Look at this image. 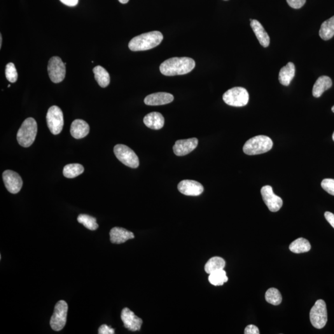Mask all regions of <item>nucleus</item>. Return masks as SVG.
<instances>
[{
  "label": "nucleus",
  "mask_w": 334,
  "mask_h": 334,
  "mask_svg": "<svg viewBox=\"0 0 334 334\" xmlns=\"http://www.w3.org/2000/svg\"><path fill=\"white\" fill-rule=\"evenodd\" d=\"M196 63L188 57H174L165 61L160 65V71L163 75L174 76L183 75L195 68Z\"/></svg>",
  "instance_id": "obj_1"
},
{
  "label": "nucleus",
  "mask_w": 334,
  "mask_h": 334,
  "mask_svg": "<svg viewBox=\"0 0 334 334\" xmlns=\"http://www.w3.org/2000/svg\"><path fill=\"white\" fill-rule=\"evenodd\" d=\"M163 37L161 32L153 31L134 37L128 44V47L133 51H145L160 45Z\"/></svg>",
  "instance_id": "obj_2"
},
{
  "label": "nucleus",
  "mask_w": 334,
  "mask_h": 334,
  "mask_svg": "<svg viewBox=\"0 0 334 334\" xmlns=\"http://www.w3.org/2000/svg\"><path fill=\"white\" fill-rule=\"evenodd\" d=\"M272 146L273 142L270 137L263 135H257L246 142L243 150L247 155H259L269 151Z\"/></svg>",
  "instance_id": "obj_3"
},
{
  "label": "nucleus",
  "mask_w": 334,
  "mask_h": 334,
  "mask_svg": "<svg viewBox=\"0 0 334 334\" xmlns=\"http://www.w3.org/2000/svg\"><path fill=\"white\" fill-rule=\"evenodd\" d=\"M37 133V124L33 118H28L22 123L17 133L18 143L29 148L34 143Z\"/></svg>",
  "instance_id": "obj_4"
},
{
  "label": "nucleus",
  "mask_w": 334,
  "mask_h": 334,
  "mask_svg": "<svg viewBox=\"0 0 334 334\" xmlns=\"http://www.w3.org/2000/svg\"><path fill=\"white\" fill-rule=\"evenodd\" d=\"M223 100L228 106L244 107L248 103L249 93L246 89L244 88H233L224 93Z\"/></svg>",
  "instance_id": "obj_5"
},
{
  "label": "nucleus",
  "mask_w": 334,
  "mask_h": 334,
  "mask_svg": "<svg viewBox=\"0 0 334 334\" xmlns=\"http://www.w3.org/2000/svg\"><path fill=\"white\" fill-rule=\"evenodd\" d=\"M310 321L313 327L316 329H322L328 322V312L325 301L318 300L313 306L310 313Z\"/></svg>",
  "instance_id": "obj_6"
},
{
  "label": "nucleus",
  "mask_w": 334,
  "mask_h": 334,
  "mask_svg": "<svg viewBox=\"0 0 334 334\" xmlns=\"http://www.w3.org/2000/svg\"><path fill=\"white\" fill-rule=\"evenodd\" d=\"M113 151L116 158L124 165L133 169H136L139 167L138 156L129 147L123 144H118L114 146Z\"/></svg>",
  "instance_id": "obj_7"
},
{
  "label": "nucleus",
  "mask_w": 334,
  "mask_h": 334,
  "mask_svg": "<svg viewBox=\"0 0 334 334\" xmlns=\"http://www.w3.org/2000/svg\"><path fill=\"white\" fill-rule=\"evenodd\" d=\"M68 306L64 300L57 302L55 307L54 312L51 317L50 326L55 331H62L67 323Z\"/></svg>",
  "instance_id": "obj_8"
},
{
  "label": "nucleus",
  "mask_w": 334,
  "mask_h": 334,
  "mask_svg": "<svg viewBox=\"0 0 334 334\" xmlns=\"http://www.w3.org/2000/svg\"><path fill=\"white\" fill-rule=\"evenodd\" d=\"M46 122L53 134H60L64 125V114L62 110L57 106L51 107L46 114Z\"/></svg>",
  "instance_id": "obj_9"
},
{
  "label": "nucleus",
  "mask_w": 334,
  "mask_h": 334,
  "mask_svg": "<svg viewBox=\"0 0 334 334\" xmlns=\"http://www.w3.org/2000/svg\"><path fill=\"white\" fill-rule=\"evenodd\" d=\"M66 64L60 57H53L49 60L48 73L51 81L54 83H60L64 81L66 75Z\"/></svg>",
  "instance_id": "obj_10"
},
{
  "label": "nucleus",
  "mask_w": 334,
  "mask_h": 334,
  "mask_svg": "<svg viewBox=\"0 0 334 334\" xmlns=\"http://www.w3.org/2000/svg\"><path fill=\"white\" fill-rule=\"evenodd\" d=\"M261 193L264 202L270 211L276 212L279 211L283 205V200L279 196L275 195L272 187L268 185L263 186L261 188Z\"/></svg>",
  "instance_id": "obj_11"
},
{
  "label": "nucleus",
  "mask_w": 334,
  "mask_h": 334,
  "mask_svg": "<svg viewBox=\"0 0 334 334\" xmlns=\"http://www.w3.org/2000/svg\"><path fill=\"white\" fill-rule=\"evenodd\" d=\"M3 179L4 185L9 193L16 194L22 190V179L18 173L12 170H5L3 174Z\"/></svg>",
  "instance_id": "obj_12"
},
{
  "label": "nucleus",
  "mask_w": 334,
  "mask_h": 334,
  "mask_svg": "<svg viewBox=\"0 0 334 334\" xmlns=\"http://www.w3.org/2000/svg\"><path fill=\"white\" fill-rule=\"evenodd\" d=\"M121 318L124 326L131 331H138L141 329L142 320L135 316L129 308H125L121 312Z\"/></svg>",
  "instance_id": "obj_13"
},
{
  "label": "nucleus",
  "mask_w": 334,
  "mask_h": 334,
  "mask_svg": "<svg viewBox=\"0 0 334 334\" xmlns=\"http://www.w3.org/2000/svg\"><path fill=\"white\" fill-rule=\"evenodd\" d=\"M178 190L183 195L188 196H198L204 191V187L199 182L185 179L179 182Z\"/></svg>",
  "instance_id": "obj_14"
},
{
  "label": "nucleus",
  "mask_w": 334,
  "mask_h": 334,
  "mask_svg": "<svg viewBox=\"0 0 334 334\" xmlns=\"http://www.w3.org/2000/svg\"><path fill=\"white\" fill-rule=\"evenodd\" d=\"M198 139L197 138H190L178 140L176 141L173 147L175 155L177 156H184L190 154L197 148Z\"/></svg>",
  "instance_id": "obj_15"
},
{
  "label": "nucleus",
  "mask_w": 334,
  "mask_h": 334,
  "mask_svg": "<svg viewBox=\"0 0 334 334\" xmlns=\"http://www.w3.org/2000/svg\"><path fill=\"white\" fill-rule=\"evenodd\" d=\"M174 97L171 93L157 92L148 95L144 99V103L148 106H157L170 104L174 101Z\"/></svg>",
  "instance_id": "obj_16"
},
{
  "label": "nucleus",
  "mask_w": 334,
  "mask_h": 334,
  "mask_svg": "<svg viewBox=\"0 0 334 334\" xmlns=\"http://www.w3.org/2000/svg\"><path fill=\"white\" fill-rule=\"evenodd\" d=\"M111 241L112 244H121L128 240L133 239L134 235L133 233L130 232L127 229L121 227H114L110 232Z\"/></svg>",
  "instance_id": "obj_17"
},
{
  "label": "nucleus",
  "mask_w": 334,
  "mask_h": 334,
  "mask_svg": "<svg viewBox=\"0 0 334 334\" xmlns=\"http://www.w3.org/2000/svg\"><path fill=\"white\" fill-rule=\"evenodd\" d=\"M250 22H251L250 25H251L252 29L253 30L254 33L255 34L259 43L263 47H267L270 44V37L268 36L267 32L266 31L265 28L258 21L250 19Z\"/></svg>",
  "instance_id": "obj_18"
},
{
  "label": "nucleus",
  "mask_w": 334,
  "mask_h": 334,
  "mask_svg": "<svg viewBox=\"0 0 334 334\" xmlns=\"http://www.w3.org/2000/svg\"><path fill=\"white\" fill-rule=\"evenodd\" d=\"M90 127L87 122L80 119L74 120L72 123L70 133L72 137L79 139L84 138L89 133Z\"/></svg>",
  "instance_id": "obj_19"
},
{
  "label": "nucleus",
  "mask_w": 334,
  "mask_h": 334,
  "mask_svg": "<svg viewBox=\"0 0 334 334\" xmlns=\"http://www.w3.org/2000/svg\"><path fill=\"white\" fill-rule=\"evenodd\" d=\"M144 123L147 127L153 130H160L164 126L165 120L158 112H151L144 118Z\"/></svg>",
  "instance_id": "obj_20"
},
{
  "label": "nucleus",
  "mask_w": 334,
  "mask_h": 334,
  "mask_svg": "<svg viewBox=\"0 0 334 334\" xmlns=\"http://www.w3.org/2000/svg\"><path fill=\"white\" fill-rule=\"evenodd\" d=\"M332 86H333V81L329 77L326 76L319 77L313 86V96L316 98L321 97L322 93L329 89Z\"/></svg>",
  "instance_id": "obj_21"
},
{
  "label": "nucleus",
  "mask_w": 334,
  "mask_h": 334,
  "mask_svg": "<svg viewBox=\"0 0 334 334\" xmlns=\"http://www.w3.org/2000/svg\"><path fill=\"white\" fill-rule=\"evenodd\" d=\"M295 75V65L293 63L289 62L286 66L280 69L279 75L280 83L284 86H289Z\"/></svg>",
  "instance_id": "obj_22"
},
{
  "label": "nucleus",
  "mask_w": 334,
  "mask_h": 334,
  "mask_svg": "<svg viewBox=\"0 0 334 334\" xmlns=\"http://www.w3.org/2000/svg\"><path fill=\"white\" fill-rule=\"evenodd\" d=\"M95 80L100 87L105 88L109 85L111 77L108 71L101 66H97L93 69Z\"/></svg>",
  "instance_id": "obj_23"
},
{
  "label": "nucleus",
  "mask_w": 334,
  "mask_h": 334,
  "mask_svg": "<svg viewBox=\"0 0 334 334\" xmlns=\"http://www.w3.org/2000/svg\"><path fill=\"white\" fill-rule=\"evenodd\" d=\"M319 36L324 41H329L334 36V16L322 23L319 30Z\"/></svg>",
  "instance_id": "obj_24"
},
{
  "label": "nucleus",
  "mask_w": 334,
  "mask_h": 334,
  "mask_svg": "<svg viewBox=\"0 0 334 334\" xmlns=\"http://www.w3.org/2000/svg\"><path fill=\"white\" fill-rule=\"evenodd\" d=\"M312 248L310 243L303 238H299L289 245V249L292 253L300 254L307 253Z\"/></svg>",
  "instance_id": "obj_25"
},
{
  "label": "nucleus",
  "mask_w": 334,
  "mask_h": 334,
  "mask_svg": "<svg viewBox=\"0 0 334 334\" xmlns=\"http://www.w3.org/2000/svg\"><path fill=\"white\" fill-rule=\"evenodd\" d=\"M225 266V261L221 257H213L205 264L204 269L207 274H211L214 271L223 269Z\"/></svg>",
  "instance_id": "obj_26"
},
{
  "label": "nucleus",
  "mask_w": 334,
  "mask_h": 334,
  "mask_svg": "<svg viewBox=\"0 0 334 334\" xmlns=\"http://www.w3.org/2000/svg\"><path fill=\"white\" fill-rule=\"evenodd\" d=\"M85 171L83 166L79 163L67 165L64 169V175L67 178H74Z\"/></svg>",
  "instance_id": "obj_27"
},
{
  "label": "nucleus",
  "mask_w": 334,
  "mask_h": 334,
  "mask_svg": "<svg viewBox=\"0 0 334 334\" xmlns=\"http://www.w3.org/2000/svg\"><path fill=\"white\" fill-rule=\"evenodd\" d=\"M226 272L223 269L214 271L209 274V281L214 286H222L228 281Z\"/></svg>",
  "instance_id": "obj_28"
},
{
  "label": "nucleus",
  "mask_w": 334,
  "mask_h": 334,
  "mask_svg": "<svg viewBox=\"0 0 334 334\" xmlns=\"http://www.w3.org/2000/svg\"><path fill=\"white\" fill-rule=\"evenodd\" d=\"M265 298L266 301L270 304L277 306L282 303V297L279 289L270 288L266 291Z\"/></svg>",
  "instance_id": "obj_29"
},
{
  "label": "nucleus",
  "mask_w": 334,
  "mask_h": 334,
  "mask_svg": "<svg viewBox=\"0 0 334 334\" xmlns=\"http://www.w3.org/2000/svg\"><path fill=\"white\" fill-rule=\"evenodd\" d=\"M79 223L83 224L86 228L90 230H97L99 227V225L97 223L96 219L95 217L89 216L86 214H80L78 217Z\"/></svg>",
  "instance_id": "obj_30"
},
{
  "label": "nucleus",
  "mask_w": 334,
  "mask_h": 334,
  "mask_svg": "<svg viewBox=\"0 0 334 334\" xmlns=\"http://www.w3.org/2000/svg\"><path fill=\"white\" fill-rule=\"evenodd\" d=\"M6 78L10 83H15L18 80V74L15 65L9 63L6 65L5 69Z\"/></svg>",
  "instance_id": "obj_31"
},
{
  "label": "nucleus",
  "mask_w": 334,
  "mask_h": 334,
  "mask_svg": "<svg viewBox=\"0 0 334 334\" xmlns=\"http://www.w3.org/2000/svg\"><path fill=\"white\" fill-rule=\"evenodd\" d=\"M322 188L330 195L334 196V179L326 178L321 182Z\"/></svg>",
  "instance_id": "obj_32"
},
{
  "label": "nucleus",
  "mask_w": 334,
  "mask_h": 334,
  "mask_svg": "<svg viewBox=\"0 0 334 334\" xmlns=\"http://www.w3.org/2000/svg\"><path fill=\"white\" fill-rule=\"evenodd\" d=\"M289 5L293 9L302 8L306 3V0H287Z\"/></svg>",
  "instance_id": "obj_33"
},
{
  "label": "nucleus",
  "mask_w": 334,
  "mask_h": 334,
  "mask_svg": "<svg viewBox=\"0 0 334 334\" xmlns=\"http://www.w3.org/2000/svg\"><path fill=\"white\" fill-rule=\"evenodd\" d=\"M98 334H114V329H112L111 327L107 326L106 324H103V325L100 327Z\"/></svg>",
  "instance_id": "obj_34"
},
{
  "label": "nucleus",
  "mask_w": 334,
  "mask_h": 334,
  "mask_svg": "<svg viewBox=\"0 0 334 334\" xmlns=\"http://www.w3.org/2000/svg\"><path fill=\"white\" fill-rule=\"evenodd\" d=\"M245 334H259V331L258 327L254 325H249L245 329Z\"/></svg>",
  "instance_id": "obj_35"
},
{
  "label": "nucleus",
  "mask_w": 334,
  "mask_h": 334,
  "mask_svg": "<svg viewBox=\"0 0 334 334\" xmlns=\"http://www.w3.org/2000/svg\"><path fill=\"white\" fill-rule=\"evenodd\" d=\"M324 216H325L327 221L334 228V214L330 212H326L325 214H324Z\"/></svg>",
  "instance_id": "obj_36"
},
{
  "label": "nucleus",
  "mask_w": 334,
  "mask_h": 334,
  "mask_svg": "<svg viewBox=\"0 0 334 334\" xmlns=\"http://www.w3.org/2000/svg\"><path fill=\"white\" fill-rule=\"evenodd\" d=\"M60 1L65 5L73 7L78 5L79 0H60Z\"/></svg>",
  "instance_id": "obj_37"
},
{
  "label": "nucleus",
  "mask_w": 334,
  "mask_h": 334,
  "mask_svg": "<svg viewBox=\"0 0 334 334\" xmlns=\"http://www.w3.org/2000/svg\"><path fill=\"white\" fill-rule=\"evenodd\" d=\"M118 1H120L121 3L127 4L128 3V1H129L130 0H118Z\"/></svg>",
  "instance_id": "obj_38"
},
{
  "label": "nucleus",
  "mask_w": 334,
  "mask_h": 334,
  "mask_svg": "<svg viewBox=\"0 0 334 334\" xmlns=\"http://www.w3.org/2000/svg\"><path fill=\"white\" fill-rule=\"evenodd\" d=\"M2 46V36L1 34L0 35V48H1Z\"/></svg>",
  "instance_id": "obj_39"
},
{
  "label": "nucleus",
  "mask_w": 334,
  "mask_h": 334,
  "mask_svg": "<svg viewBox=\"0 0 334 334\" xmlns=\"http://www.w3.org/2000/svg\"><path fill=\"white\" fill-rule=\"evenodd\" d=\"M332 111H333L334 113V106L333 107V108H332Z\"/></svg>",
  "instance_id": "obj_40"
},
{
  "label": "nucleus",
  "mask_w": 334,
  "mask_h": 334,
  "mask_svg": "<svg viewBox=\"0 0 334 334\" xmlns=\"http://www.w3.org/2000/svg\"><path fill=\"white\" fill-rule=\"evenodd\" d=\"M333 141H334V132L333 135Z\"/></svg>",
  "instance_id": "obj_41"
},
{
  "label": "nucleus",
  "mask_w": 334,
  "mask_h": 334,
  "mask_svg": "<svg viewBox=\"0 0 334 334\" xmlns=\"http://www.w3.org/2000/svg\"><path fill=\"white\" fill-rule=\"evenodd\" d=\"M10 86H11L10 85H8V88H10Z\"/></svg>",
  "instance_id": "obj_42"
}]
</instances>
